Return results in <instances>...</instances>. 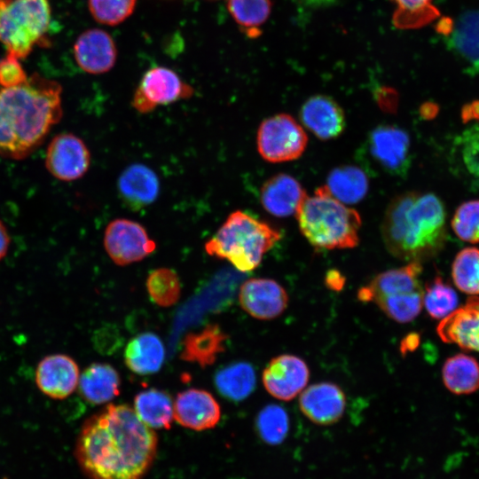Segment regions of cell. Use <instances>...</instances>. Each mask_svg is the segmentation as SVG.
I'll list each match as a JSON object with an SVG mask.
<instances>
[{
    "mask_svg": "<svg viewBox=\"0 0 479 479\" xmlns=\"http://www.w3.org/2000/svg\"><path fill=\"white\" fill-rule=\"evenodd\" d=\"M158 438L126 404H109L83 423L75 454L90 479H143Z\"/></svg>",
    "mask_w": 479,
    "mask_h": 479,
    "instance_id": "obj_1",
    "label": "cell"
},
{
    "mask_svg": "<svg viewBox=\"0 0 479 479\" xmlns=\"http://www.w3.org/2000/svg\"><path fill=\"white\" fill-rule=\"evenodd\" d=\"M59 82L33 74L18 86L0 89V156L21 161L45 141L63 116Z\"/></svg>",
    "mask_w": 479,
    "mask_h": 479,
    "instance_id": "obj_2",
    "label": "cell"
},
{
    "mask_svg": "<svg viewBox=\"0 0 479 479\" xmlns=\"http://www.w3.org/2000/svg\"><path fill=\"white\" fill-rule=\"evenodd\" d=\"M445 218L444 206L434 193H401L392 199L385 211L383 242L395 257L421 263L444 247Z\"/></svg>",
    "mask_w": 479,
    "mask_h": 479,
    "instance_id": "obj_3",
    "label": "cell"
},
{
    "mask_svg": "<svg viewBox=\"0 0 479 479\" xmlns=\"http://www.w3.org/2000/svg\"><path fill=\"white\" fill-rule=\"evenodd\" d=\"M295 215L300 232L315 248H352L359 242V214L334 198L325 185L313 196L307 194Z\"/></svg>",
    "mask_w": 479,
    "mask_h": 479,
    "instance_id": "obj_4",
    "label": "cell"
},
{
    "mask_svg": "<svg viewBox=\"0 0 479 479\" xmlns=\"http://www.w3.org/2000/svg\"><path fill=\"white\" fill-rule=\"evenodd\" d=\"M280 238V232L268 223L235 210L206 242L205 250L209 255L227 260L238 271L247 272L261 263L264 254Z\"/></svg>",
    "mask_w": 479,
    "mask_h": 479,
    "instance_id": "obj_5",
    "label": "cell"
},
{
    "mask_svg": "<svg viewBox=\"0 0 479 479\" xmlns=\"http://www.w3.org/2000/svg\"><path fill=\"white\" fill-rule=\"evenodd\" d=\"M421 271L419 262H409L402 267L383 271L358 290L357 298L376 303L397 322H410L420 314L423 305Z\"/></svg>",
    "mask_w": 479,
    "mask_h": 479,
    "instance_id": "obj_6",
    "label": "cell"
},
{
    "mask_svg": "<svg viewBox=\"0 0 479 479\" xmlns=\"http://www.w3.org/2000/svg\"><path fill=\"white\" fill-rule=\"evenodd\" d=\"M50 21L49 0H0V42L18 59L43 43Z\"/></svg>",
    "mask_w": 479,
    "mask_h": 479,
    "instance_id": "obj_7",
    "label": "cell"
},
{
    "mask_svg": "<svg viewBox=\"0 0 479 479\" xmlns=\"http://www.w3.org/2000/svg\"><path fill=\"white\" fill-rule=\"evenodd\" d=\"M364 164L395 177H404L411 166V141L406 131L381 124L368 134L360 149Z\"/></svg>",
    "mask_w": 479,
    "mask_h": 479,
    "instance_id": "obj_8",
    "label": "cell"
},
{
    "mask_svg": "<svg viewBox=\"0 0 479 479\" xmlns=\"http://www.w3.org/2000/svg\"><path fill=\"white\" fill-rule=\"evenodd\" d=\"M307 144L308 137L302 127L287 114L268 117L257 130V150L268 162L279 163L298 159Z\"/></svg>",
    "mask_w": 479,
    "mask_h": 479,
    "instance_id": "obj_9",
    "label": "cell"
},
{
    "mask_svg": "<svg viewBox=\"0 0 479 479\" xmlns=\"http://www.w3.org/2000/svg\"><path fill=\"white\" fill-rule=\"evenodd\" d=\"M192 88L173 70L154 67L142 76L132 98V106L139 113L147 114L155 107L190 98Z\"/></svg>",
    "mask_w": 479,
    "mask_h": 479,
    "instance_id": "obj_10",
    "label": "cell"
},
{
    "mask_svg": "<svg viewBox=\"0 0 479 479\" xmlns=\"http://www.w3.org/2000/svg\"><path fill=\"white\" fill-rule=\"evenodd\" d=\"M103 243L112 261L121 266L143 260L156 247L142 224L126 218H117L107 224Z\"/></svg>",
    "mask_w": 479,
    "mask_h": 479,
    "instance_id": "obj_11",
    "label": "cell"
},
{
    "mask_svg": "<svg viewBox=\"0 0 479 479\" xmlns=\"http://www.w3.org/2000/svg\"><path fill=\"white\" fill-rule=\"evenodd\" d=\"M90 153L84 141L70 132L53 137L49 143L44 164L56 179L71 182L82 177L90 165Z\"/></svg>",
    "mask_w": 479,
    "mask_h": 479,
    "instance_id": "obj_12",
    "label": "cell"
},
{
    "mask_svg": "<svg viewBox=\"0 0 479 479\" xmlns=\"http://www.w3.org/2000/svg\"><path fill=\"white\" fill-rule=\"evenodd\" d=\"M310 370L301 357L282 354L273 357L263 372L267 392L277 399L289 401L306 387Z\"/></svg>",
    "mask_w": 479,
    "mask_h": 479,
    "instance_id": "obj_13",
    "label": "cell"
},
{
    "mask_svg": "<svg viewBox=\"0 0 479 479\" xmlns=\"http://www.w3.org/2000/svg\"><path fill=\"white\" fill-rule=\"evenodd\" d=\"M79 366L68 355L55 353L43 357L38 363L35 381L38 389L46 397L62 400L77 388Z\"/></svg>",
    "mask_w": 479,
    "mask_h": 479,
    "instance_id": "obj_14",
    "label": "cell"
},
{
    "mask_svg": "<svg viewBox=\"0 0 479 479\" xmlns=\"http://www.w3.org/2000/svg\"><path fill=\"white\" fill-rule=\"evenodd\" d=\"M239 302L253 318L269 320L279 317L288 304L285 288L271 279H249L240 287Z\"/></svg>",
    "mask_w": 479,
    "mask_h": 479,
    "instance_id": "obj_15",
    "label": "cell"
},
{
    "mask_svg": "<svg viewBox=\"0 0 479 479\" xmlns=\"http://www.w3.org/2000/svg\"><path fill=\"white\" fill-rule=\"evenodd\" d=\"M302 412L313 423L331 425L342 417L346 408L343 390L332 382H318L306 388L300 395Z\"/></svg>",
    "mask_w": 479,
    "mask_h": 479,
    "instance_id": "obj_16",
    "label": "cell"
},
{
    "mask_svg": "<svg viewBox=\"0 0 479 479\" xmlns=\"http://www.w3.org/2000/svg\"><path fill=\"white\" fill-rule=\"evenodd\" d=\"M173 405L174 419L183 427L193 430L212 428L221 417L217 401L203 389H189L180 392Z\"/></svg>",
    "mask_w": 479,
    "mask_h": 479,
    "instance_id": "obj_17",
    "label": "cell"
},
{
    "mask_svg": "<svg viewBox=\"0 0 479 479\" xmlns=\"http://www.w3.org/2000/svg\"><path fill=\"white\" fill-rule=\"evenodd\" d=\"M436 332L444 342L479 352V297L470 296L464 305L441 319Z\"/></svg>",
    "mask_w": 479,
    "mask_h": 479,
    "instance_id": "obj_18",
    "label": "cell"
},
{
    "mask_svg": "<svg viewBox=\"0 0 479 479\" xmlns=\"http://www.w3.org/2000/svg\"><path fill=\"white\" fill-rule=\"evenodd\" d=\"M302 124L322 140L340 136L345 129V114L339 104L328 96L316 95L300 109Z\"/></svg>",
    "mask_w": 479,
    "mask_h": 479,
    "instance_id": "obj_19",
    "label": "cell"
},
{
    "mask_svg": "<svg viewBox=\"0 0 479 479\" xmlns=\"http://www.w3.org/2000/svg\"><path fill=\"white\" fill-rule=\"evenodd\" d=\"M74 53L78 66L93 75L108 72L117 58L113 38L106 31L98 28L86 30L77 38Z\"/></svg>",
    "mask_w": 479,
    "mask_h": 479,
    "instance_id": "obj_20",
    "label": "cell"
},
{
    "mask_svg": "<svg viewBox=\"0 0 479 479\" xmlns=\"http://www.w3.org/2000/svg\"><path fill=\"white\" fill-rule=\"evenodd\" d=\"M117 189L121 199L130 208L139 210L156 200L160 193V180L150 167L133 163L121 173Z\"/></svg>",
    "mask_w": 479,
    "mask_h": 479,
    "instance_id": "obj_21",
    "label": "cell"
},
{
    "mask_svg": "<svg viewBox=\"0 0 479 479\" xmlns=\"http://www.w3.org/2000/svg\"><path fill=\"white\" fill-rule=\"evenodd\" d=\"M306 195L294 177L283 173L267 179L260 191L263 208L278 217L295 214Z\"/></svg>",
    "mask_w": 479,
    "mask_h": 479,
    "instance_id": "obj_22",
    "label": "cell"
},
{
    "mask_svg": "<svg viewBox=\"0 0 479 479\" xmlns=\"http://www.w3.org/2000/svg\"><path fill=\"white\" fill-rule=\"evenodd\" d=\"M449 49L468 65V70L479 71V10L468 11L452 23L445 21Z\"/></svg>",
    "mask_w": 479,
    "mask_h": 479,
    "instance_id": "obj_23",
    "label": "cell"
},
{
    "mask_svg": "<svg viewBox=\"0 0 479 479\" xmlns=\"http://www.w3.org/2000/svg\"><path fill=\"white\" fill-rule=\"evenodd\" d=\"M120 376L107 364L93 363L84 369L79 377V391L92 404L109 402L120 393Z\"/></svg>",
    "mask_w": 479,
    "mask_h": 479,
    "instance_id": "obj_24",
    "label": "cell"
},
{
    "mask_svg": "<svg viewBox=\"0 0 479 479\" xmlns=\"http://www.w3.org/2000/svg\"><path fill=\"white\" fill-rule=\"evenodd\" d=\"M164 357V346L161 339L153 333H143L133 337L124 351L126 365L130 371L140 375L158 372Z\"/></svg>",
    "mask_w": 479,
    "mask_h": 479,
    "instance_id": "obj_25",
    "label": "cell"
},
{
    "mask_svg": "<svg viewBox=\"0 0 479 479\" xmlns=\"http://www.w3.org/2000/svg\"><path fill=\"white\" fill-rule=\"evenodd\" d=\"M226 339L227 335L219 326L208 325L200 332L185 336L180 357L202 367L212 365L224 350Z\"/></svg>",
    "mask_w": 479,
    "mask_h": 479,
    "instance_id": "obj_26",
    "label": "cell"
},
{
    "mask_svg": "<svg viewBox=\"0 0 479 479\" xmlns=\"http://www.w3.org/2000/svg\"><path fill=\"white\" fill-rule=\"evenodd\" d=\"M325 186L339 201L344 204H355L366 195L369 180L361 168L342 165L334 169L328 174Z\"/></svg>",
    "mask_w": 479,
    "mask_h": 479,
    "instance_id": "obj_27",
    "label": "cell"
},
{
    "mask_svg": "<svg viewBox=\"0 0 479 479\" xmlns=\"http://www.w3.org/2000/svg\"><path fill=\"white\" fill-rule=\"evenodd\" d=\"M173 404L169 394L151 389L135 397L134 411L148 427L169 429L174 420Z\"/></svg>",
    "mask_w": 479,
    "mask_h": 479,
    "instance_id": "obj_28",
    "label": "cell"
},
{
    "mask_svg": "<svg viewBox=\"0 0 479 479\" xmlns=\"http://www.w3.org/2000/svg\"><path fill=\"white\" fill-rule=\"evenodd\" d=\"M442 378L447 389L456 395L473 393L479 389V363L468 355L452 356L443 365Z\"/></svg>",
    "mask_w": 479,
    "mask_h": 479,
    "instance_id": "obj_29",
    "label": "cell"
},
{
    "mask_svg": "<svg viewBox=\"0 0 479 479\" xmlns=\"http://www.w3.org/2000/svg\"><path fill=\"white\" fill-rule=\"evenodd\" d=\"M256 377L254 367L247 362L231 364L215 375L219 393L232 401L247 398L255 389Z\"/></svg>",
    "mask_w": 479,
    "mask_h": 479,
    "instance_id": "obj_30",
    "label": "cell"
},
{
    "mask_svg": "<svg viewBox=\"0 0 479 479\" xmlns=\"http://www.w3.org/2000/svg\"><path fill=\"white\" fill-rule=\"evenodd\" d=\"M455 286L470 295L479 294V249L466 247L455 256L452 265Z\"/></svg>",
    "mask_w": 479,
    "mask_h": 479,
    "instance_id": "obj_31",
    "label": "cell"
},
{
    "mask_svg": "<svg viewBox=\"0 0 479 479\" xmlns=\"http://www.w3.org/2000/svg\"><path fill=\"white\" fill-rule=\"evenodd\" d=\"M459 298L455 290L439 276L425 286L423 304L428 315L443 319L457 309Z\"/></svg>",
    "mask_w": 479,
    "mask_h": 479,
    "instance_id": "obj_32",
    "label": "cell"
},
{
    "mask_svg": "<svg viewBox=\"0 0 479 479\" xmlns=\"http://www.w3.org/2000/svg\"><path fill=\"white\" fill-rule=\"evenodd\" d=\"M146 288L151 299L159 306L174 305L180 297L181 287L177 273L169 268L151 271L146 279Z\"/></svg>",
    "mask_w": 479,
    "mask_h": 479,
    "instance_id": "obj_33",
    "label": "cell"
},
{
    "mask_svg": "<svg viewBox=\"0 0 479 479\" xmlns=\"http://www.w3.org/2000/svg\"><path fill=\"white\" fill-rule=\"evenodd\" d=\"M256 429L264 442L270 444H280L289 429L287 412L278 404L266 405L257 415Z\"/></svg>",
    "mask_w": 479,
    "mask_h": 479,
    "instance_id": "obj_34",
    "label": "cell"
},
{
    "mask_svg": "<svg viewBox=\"0 0 479 479\" xmlns=\"http://www.w3.org/2000/svg\"><path fill=\"white\" fill-rule=\"evenodd\" d=\"M227 7L241 28L255 34L271 12L270 0H228Z\"/></svg>",
    "mask_w": 479,
    "mask_h": 479,
    "instance_id": "obj_35",
    "label": "cell"
},
{
    "mask_svg": "<svg viewBox=\"0 0 479 479\" xmlns=\"http://www.w3.org/2000/svg\"><path fill=\"white\" fill-rule=\"evenodd\" d=\"M397 5L394 22L400 28H413L425 25L438 15L432 0H394Z\"/></svg>",
    "mask_w": 479,
    "mask_h": 479,
    "instance_id": "obj_36",
    "label": "cell"
},
{
    "mask_svg": "<svg viewBox=\"0 0 479 479\" xmlns=\"http://www.w3.org/2000/svg\"><path fill=\"white\" fill-rule=\"evenodd\" d=\"M454 233L463 241L479 242V200L459 205L451 222Z\"/></svg>",
    "mask_w": 479,
    "mask_h": 479,
    "instance_id": "obj_37",
    "label": "cell"
},
{
    "mask_svg": "<svg viewBox=\"0 0 479 479\" xmlns=\"http://www.w3.org/2000/svg\"><path fill=\"white\" fill-rule=\"evenodd\" d=\"M136 0H89L92 17L99 23L114 26L124 21L134 11Z\"/></svg>",
    "mask_w": 479,
    "mask_h": 479,
    "instance_id": "obj_38",
    "label": "cell"
},
{
    "mask_svg": "<svg viewBox=\"0 0 479 479\" xmlns=\"http://www.w3.org/2000/svg\"><path fill=\"white\" fill-rule=\"evenodd\" d=\"M461 154L467 170L479 177V126L467 130L461 136Z\"/></svg>",
    "mask_w": 479,
    "mask_h": 479,
    "instance_id": "obj_39",
    "label": "cell"
},
{
    "mask_svg": "<svg viewBox=\"0 0 479 479\" xmlns=\"http://www.w3.org/2000/svg\"><path fill=\"white\" fill-rule=\"evenodd\" d=\"M19 59L12 53L0 60V85L3 88H11L20 85L27 80Z\"/></svg>",
    "mask_w": 479,
    "mask_h": 479,
    "instance_id": "obj_40",
    "label": "cell"
},
{
    "mask_svg": "<svg viewBox=\"0 0 479 479\" xmlns=\"http://www.w3.org/2000/svg\"><path fill=\"white\" fill-rule=\"evenodd\" d=\"M345 277L337 270H330L325 278L326 286L334 291H340L345 285Z\"/></svg>",
    "mask_w": 479,
    "mask_h": 479,
    "instance_id": "obj_41",
    "label": "cell"
},
{
    "mask_svg": "<svg viewBox=\"0 0 479 479\" xmlns=\"http://www.w3.org/2000/svg\"><path fill=\"white\" fill-rule=\"evenodd\" d=\"M461 119L464 122L479 121V100H474L462 107Z\"/></svg>",
    "mask_w": 479,
    "mask_h": 479,
    "instance_id": "obj_42",
    "label": "cell"
},
{
    "mask_svg": "<svg viewBox=\"0 0 479 479\" xmlns=\"http://www.w3.org/2000/svg\"><path fill=\"white\" fill-rule=\"evenodd\" d=\"M11 244V237L6 225L0 220V262L5 257Z\"/></svg>",
    "mask_w": 479,
    "mask_h": 479,
    "instance_id": "obj_43",
    "label": "cell"
},
{
    "mask_svg": "<svg viewBox=\"0 0 479 479\" xmlns=\"http://www.w3.org/2000/svg\"><path fill=\"white\" fill-rule=\"evenodd\" d=\"M419 342V336L415 334L407 335L401 343V351L405 354L407 351L413 350Z\"/></svg>",
    "mask_w": 479,
    "mask_h": 479,
    "instance_id": "obj_44",
    "label": "cell"
},
{
    "mask_svg": "<svg viewBox=\"0 0 479 479\" xmlns=\"http://www.w3.org/2000/svg\"><path fill=\"white\" fill-rule=\"evenodd\" d=\"M438 112V107L433 104H426L421 107L420 113L424 118H433Z\"/></svg>",
    "mask_w": 479,
    "mask_h": 479,
    "instance_id": "obj_45",
    "label": "cell"
},
{
    "mask_svg": "<svg viewBox=\"0 0 479 479\" xmlns=\"http://www.w3.org/2000/svg\"><path fill=\"white\" fill-rule=\"evenodd\" d=\"M300 3H302L310 6H324L334 3L336 0H297Z\"/></svg>",
    "mask_w": 479,
    "mask_h": 479,
    "instance_id": "obj_46",
    "label": "cell"
}]
</instances>
